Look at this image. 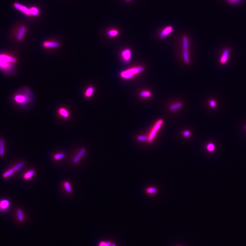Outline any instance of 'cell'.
Returning <instances> with one entry per match:
<instances>
[{"mask_svg": "<svg viewBox=\"0 0 246 246\" xmlns=\"http://www.w3.org/2000/svg\"><path fill=\"white\" fill-rule=\"evenodd\" d=\"M206 148H207V149L208 152H214L215 150V146L214 144L211 143L208 144Z\"/></svg>", "mask_w": 246, "mask_h": 246, "instance_id": "4316f807", "label": "cell"}, {"mask_svg": "<svg viewBox=\"0 0 246 246\" xmlns=\"http://www.w3.org/2000/svg\"><path fill=\"white\" fill-rule=\"evenodd\" d=\"M94 87L93 86H89L87 87L84 92V96L87 99L91 98L94 93Z\"/></svg>", "mask_w": 246, "mask_h": 246, "instance_id": "5bb4252c", "label": "cell"}, {"mask_svg": "<svg viewBox=\"0 0 246 246\" xmlns=\"http://www.w3.org/2000/svg\"><path fill=\"white\" fill-rule=\"evenodd\" d=\"M64 186L65 190L66 191L67 193L71 194L72 193V188L70 182H68V181H65L64 182Z\"/></svg>", "mask_w": 246, "mask_h": 246, "instance_id": "d6986e66", "label": "cell"}, {"mask_svg": "<svg viewBox=\"0 0 246 246\" xmlns=\"http://www.w3.org/2000/svg\"><path fill=\"white\" fill-rule=\"evenodd\" d=\"M33 94L29 88H23L13 96V101L16 105L22 107L27 106L31 103Z\"/></svg>", "mask_w": 246, "mask_h": 246, "instance_id": "7a4b0ae2", "label": "cell"}, {"mask_svg": "<svg viewBox=\"0 0 246 246\" xmlns=\"http://www.w3.org/2000/svg\"><path fill=\"white\" fill-rule=\"evenodd\" d=\"M111 246H116L115 244H112Z\"/></svg>", "mask_w": 246, "mask_h": 246, "instance_id": "836d02e7", "label": "cell"}, {"mask_svg": "<svg viewBox=\"0 0 246 246\" xmlns=\"http://www.w3.org/2000/svg\"><path fill=\"white\" fill-rule=\"evenodd\" d=\"M112 243L110 242H101L99 244V246H111Z\"/></svg>", "mask_w": 246, "mask_h": 246, "instance_id": "f1b7e54d", "label": "cell"}, {"mask_svg": "<svg viewBox=\"0 0 246 246\" xmlns=\"http://www.w3.org/2000/svg\"><path fill=\"white\" fill-rule=\"evenodd\" d=\"M145 70L144 67H137L123 71L120 73V76L124 79H132L135 74L141 73Z\"/></svg>", "mask_w": 246, "mask_h": 246, "instance_id": "3957f363", "label": "cell"}, {"mask_svg": "<svg viewBox=\"0 0 246 246\" xmlns=\"http://www.w3.org/2000/svg\"><path fill=\"white\" fill-rule=\"evenodd\" d=\"M182 103H181V102H177V103L173 104V105L170 106V107H169V109H170V111H176V110H178V109H180V108L182 107Z\"/></svg>", "mask_w": 246, "mask_h": 246, "instance_id": "ffe728a7", "label": "cell"}, {"mask_svg": "<svg viewBox=\"0 0 246 246\" xmlns=\"http://www.w3.org/2000/svg\"><path fill=\"white\" fill-rule=\"evenodd\" d=\"M137 140L140 141H146L148 140V137L146 136L140 135L137 137Z\"/></svg>", "mask_w": 246, "mask_h": 246, "instance_id": "83f0119b", "label": "cell"}, {"mask_svg": "<svg viewBox=\"0 0 246 246\" xmlns=\"http://www.w3.org/2000/svg\"><path fill=\"white\" fill-rule=\"evenodd\" d=\"M16 172V171H15V170H14L13 167V168H11V169H9V170H7V171H5L3 173V175H2V177L4 178H8L9 177L12 176V175H13Z\"/></svg>", "mask_w": 246, "mask_h": 246, "instance_id": "ac0fdd59", "label": "cell"}, {"mask_svg": "<svg viewBox=\"0 0 246 246\" xmlns=\"http://www.w3.org/2000/svg\"><path fill=\"white\" fill-rule=\"evenodd\" d=\"M183 135L184 137H188L190 135V131L189 130H186L183 133Z\"/></svg>", "mask_w": 246, "mask_h": 246, "instance_id": "4dcf8cb0", "label": "cell"}, {"mask_svg": "<svg viewBox=\"0 0 246 246\" xmlns=\"http://www.w3.org/2000/svg\"><path fill=\"white\" fill-rule=\"evenodd\" d=\"M31 14V16H37L40 14V11L37 7H32L30 8Z\"/></svg>", "mask_w": 246, "mask_h": 246, "instance_id": "7402d4cb", "label": "cell"}, {"mask_svg": "<svg viewBox=\"0 0 246 246\" xmlns=\"http://www.w3.org/2000/svg\"><path fill=\"white\" fill-rule=\"evenodd\" d=\"M26 31H27V29L26 26H20L17 31V34H16V38L17 40L20 41L23 40L25 36Z\"/></svg>", "mask_w": 246, "mask_h": 246, "instance_id": "7c38bea8", "label": "cell"}, {"mask_svg": "<svg viewBox=\"0 0 246 246\" xmlns=\"http://www.w3.org/2000/svg\"><path fill=\"white\" fill-rule=\"evenodd\" d=\"M217 102L214 100H211L209 101V105L212 108H215L217 106Z\"/></svg>", "mask_w": 246, "mask_h": 246, "instance_id": "f546056e", "label": "cell"}, {"mask_svg": "<svg viewBox=\"0 0 246 246\" xmlns=\"http://www.w3.org/2000/svg\"><path fill=\"white\" fill-rule=\"evenodd\" d=\"M173 31H174V27L171 26H166L160 32L159 35L160 38L161 39L165 38L170 34L172 33Z\"/></svg>", "mask_w": 246, "mask_h": 246, "instance_id": "30bf717a", "label": "cell"}, {"mask_svg": "<svg viewBox=\"0 0 246 246\" xmlns=\"http://www.w3.org/2000/svg\"><path fill=\"white\" fill-rule=\"evenodd\" d=\"M57 113L60 117L64 119H68L70 117V111L66 108L64 107H61L58 108Z\"/></svg>", "mask_w": 246, "mask_h": 246, "instance_id": "ba28073f", "label": "cell"}, {"mask_svg": "<svg viewBox=\"0 0 246 246\" xmlns=\"http://www.w3.org/2000/svg\"><path fill=\"white\" fill-rule=\"evenodd\" d=\"M36 171L34 170H30L27 171L23 175V178L26 180H29L31 179V178L35 174Z\"/></svg>", "mask_w": 246, "mask_h": 246, "instance_id": "2e32d148", "label": "cell"}, {"mask_svg": "<svg viewBox=\"0 0 246 246\" xmlns=\"http://www.w3.org/2000/svg\"><path fill=\"white\" fill-rule=\"evenodd\" d=\"M65 157V154L64 153H59L55 154L53 156L54 160H59L63 159Z\"/></svg>", "mask_w": 246, "mask_h": 246, "instance_id": "cb8c5ba5", "label": "cell"}, {"mask_svg": "<svg viewBox=\"0 0 246 246\" xmlns=\"http://www.w3.org/2000/svg\"><path fill=\"white\" fill-rule=\"evenodd\" d=\"M18 63L16 56L9 53H0V70L7 75L13 73Z\"/></svg>", "mask_w": 246, "mask_h": 246, "instance_id": "6da1fadb", "label": "cell"}, {"mask_svg": "<svg viewBox=\"0 0 246 246\" xmlns=\"http://www.w3.org/2000/svg\"><path fill=\"white\" fill-rule=\"evenodd\" d=\"M245 130H246V125H245Z\"/></svg>", "mask_w": 246, "mask_h": 246, "instance_id": "e575fe53", "label": "cell"}, {"mask_svg": "<svg viewBox=\"0 0 246 246\" xmlns=\"http://www.w3.org/2000/svg\"><path fill=\"white\" fill-rule=\"evenodd\" d=\"M13 6L17 10H18L20 12L23 13L24 14L26 15V16H31L30 10V8H29L28 7H26V6H24V5H22V4H20V3H18V2L14 3Z\"/></svg>", "mask_w": 246, "mask_h": 246, "instance_id": "52a82bcc", "label": "cell"}, {"mask_svg": "<svg viewBox=\"0 0 246 246\" xmlns=\"http://www.w3.org/2000/svg\"><path fill=\"white\" fill-rule=\"evenodd\" d=\"M17 215H18V219L20 222H23L24 220L23 213V211L20 209H18L17 211Z\"/></svg>", "mask_w": 246, "mask_h": 246, "instance_id": "603a6c76", "label": "cell"}, {"mask_svg": "<svg viewBox=\"0 0 246 246\" xmlns=\"http://www.w3.org/2000/svg\"><path fill=\"white\" fill-rule=\"evenodd\" d=\"M60 44L57 41H44L42 43V47L46 49H56L59 48Z\"/></svg>", "mask_w": 246, "mask_h": 246, "instance_id": "8992f818", "label": "cell"}, {"mask_svg": "<svg viewBox=\"0 0 246 246\" xmlns=\"http://www.w3.org/2000/svg\"><path fill=\"white\" fill-rule=\"evenodd\" d=\"M228 1L230 3H232V4H236V3H239L242 0H228Z\"/></svg>", "mask_w": 246, "mask_h": 246, "instance_id": "1f68e13d", "label": "cell"}, {"mask_svg": "<svg viewBox=\"0 0 246 246\" xmlns=\"http://www.w3.org/2000/svg\"><path fill=\"white\" fill-rule=\"evenodd\" d=\"M163 119H160L156 122L155 124H154V127H153L152 129L150 131L149 133V135L148 136V141L149 143H152L153 141L154 140L155 137L156 136V134L158 133V131L159 130L160 127L163 125Z\"/></svg>", "mask_w": 246, "mask_h": 246, "instance_id": "5b68a950", "label": "cell"}, {"mask_svg": "<svg viewBox=\"0 0 246 246\" xmlns=\"http://www.w3.org/2000/svg\"><path fill=\"white\" fill-rule=\"evenodd\" d=\"M119 31L118 30L115 29H112L108 31L107 35L108 37H115L118 36Z\"/></svg>", "mask_w": 246, "mask_h": 246, "instance_id": "e0dca14e", "label": "cell"}, {"mask_svg": "<svg viewBox=\"0 0 246 246\" xmlns=\"http://www.w3.org/2000/svg\"><path fill=\"white\" fill-rule=\"evenodd\" d=\"M140 97L141 98H149L152 95V94L148 91H144L140 93Z\"/></svg>", "mask_w": 246, "mask_h": 246, "instance_id": "484cf974", "label": "cell"}, {"mask_svg": "<svg viewBox=\"0 0 246 246\" xmlns=\"http://www.w3.org/2000/svg\"><path fill=\"white\" fill-rule=\"evenodd\" d=\"M5 153V144H4V140L1 138L0 139V156H4Z\"/></svg>", "mask_w": 246, "mask_h": 246, "instance_id": "44dd1931", "label": "cell"}, {"mask_svg": "<svg viewBox=\"0 0 246 246\" xmlns=\"http://www.w3.org/2000/svg\"><path fill=\"white\" fill-rule=\"evenodd\" d=\"M125 1L127 2H130V1H131L132 0H125Z\"/></svg>", "mask_w": 246, "mask_h": 246, "instance_id": "d6a6232c", "label": "cell"}, {"mask_svg": "<svg viewBox=\"0 0 246 246\" xmlns=\"http://www.w3.org/2000/svg\"><path fill=\"white\" fill-rule=\"evenodd\" d=\"M86 153V149L82 148L79 150L78 153L76 155V156L73 158L72 159V162L73 164H76L80 161L82 157L84 156V154Z\"/></svg>", "mask_w": 246, "mask_h": 246, "instance_id": "4fadbf2b", "label": "cell"}, {"mask_svg": "<svg viewBox=\"0 0 246 246\" xmlns=\"http://www.w3.org/2000/svg\"><path fill=\"white\" fill-rule=\"evenodd\" d=\"M230 53V51L229 48H227L224 49L222 53V55L220 57V59H219L220 64L222 65H225L228 63Z\"/></svg>", "mask_w": 246, "mask_h": 246, "instance_id": "9c48e42d", "label": "cell"}, {"mask_svg": "<svg viewBox=\"0 0 246 246\" xmlns=\"http://www.w3.org/2000/svg\"><path fill=\"white\" fill-rule=\"evenodd\" d=\"M183 57L184 60L186 64H190L189 57V43L188 38L187 36H184L182 38Z\"/></svg>", "mask_w": 246, "mask_h": 246, "instance_id": "277c9868", "label": "cell"}, {"mask_svg": "<svg viewBox=\"0 0 246 246\" xmlns=\"http://www.w3.org/2000/svg\"><path fill=\"white\" fill-rule=\"evenodd\" d=\"M10 202L8 200L2 199L0 201V210L6 211L10 206Z\"/></svg>", "mask_w": 246, "mask_h": 246, "instance_id": "9a60e30c", "label": "cell"}, {"mask_svg": "<svg viewBox=\"0 0 246 246\" xmlns=\"http://www.w3.org/2000/svg\"><path fill=\"white\" fill-rule=\"evenodd\" d=\"M131 55H132V53H131V50L130 49H124L122 51L121 53L122 59L125 62V63L129 62L130 61Z\"/></svg>", "mask_w": 246, "mask_h": 246, "instance_id": "8fae6325", "label": "cell"}, {"mask_svg": "<svg viewBox=\"0 0 246 246\" xmlns=\"http://www.w3.org/2000/svg\"><path fill=\"white\" fill-rule=\"evenodd\" d=\"M146 191L147 193L149 194H156L157 193L158 190L156 188L150 187L147 188Z\"/></svg>", "mask_w": 246, "mask_h": 246, "instance_id": "d4e9b609", "label": "cell"}]
</instances>
